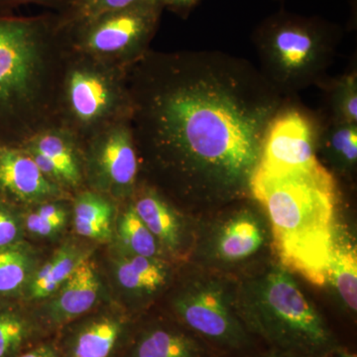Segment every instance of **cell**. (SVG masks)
<instances>
[{"label":"cell","mask_w":357,"mask_h":357,"mask_svg":"<svg viewBox=\"0 0 357 357\" xmlns=\"http://www.w3.org/2000/svg\"><path fill=\"white\" fill-rule=\"evenodd\" d=\"M141 173L187 202L249 192L270 122L286 105L245 59L220 51H149L128 68Z\"/></svg>","instance_id":"cell-1"},{"label":"cell","mask_w":357,"mask_h":357,"mask_svg":"<svg viewBox=\"0 0 357 357\" xmlns=\"http://www.w3.org/2000/svg\"><path fill=\"white\" fill-rule=\"evenodd\" d=\"M69 49L57 13H0V145L21 146L55 126Z\"/></svg>","instance_id":"cell-2"},{"label":"cell","mask_w":357,"mask_h":357,"mask_svg":"<svg viewBox=\"0 0 357 357\" xmlns=\"http://www.w3.org/2000/svg\"><path fill=\"white\" fill-rule=\"evenodd\" d=\"M249 192L267 211L276 255L286 269L324 286L330 277L337 183L319 160L300 168L258 164Z\"/></svg>","instance_id":"cell-3"},{"label":"cell","mask_w":357,"mask_h":357,"mask_svg":"<svg viewBox=\"0 0 357 357\" xmlns=\"http://www.w3.org/2000/svg\"><path fill=\"white\" fill-rule=\"evenodd\" d=\"M344 34L337 22L281 8L256 26L251 38L258 69L286 98L325 81Z\"/></svg>","instance_id":"cell-4"},{"label":"cell","mask_w":357,"mask_h":357,"mask_svg":"<svg viewBox=\"0 0 357 357\" xmlns=\"http://www.w3.org/2000/svg\"><path fill=\"white\" fill-rule=\"evenodd\" d=\"M128 69L68 51L61 77L56 126L65 128L82 146L96 134L130 117Z\"/></svg>","instance_id":"cell-5"},{"label":"cell","mask_w":357,"mask_h":357,"mask_svg":"<svg viewBox=\"0 0 357 357\" xmlns=\"http://www.w3.org/2000/svg\"><path fill=\"white\" fill-rule=\"evenodd\" d=\"M259 311L248 319L251 328L288 354L321 356L333 349L325 321L284 269L268 275Z\"/></svg>","instance_id":"cell-6"},{"label":"cell","mask_w":357,"mask_h":357,"mask_svg":"<svg viewBox=\"0 0 357 357\" xmlns=\"http://www.w3.org/2000/svg\"><path fill=\"white\" fill-rule=\"evenodd\" d=\"M163 11L159 0H146L63 29L70 50L128 69L150 50Z\"/></svg>","instance_id":"cell-7"},{"label":"cell","mask_w":357,"mask_h":357,"mask_svg":"<svg viewBox=\"0 0 357 357\" xmlns=\"http://www.w3.org/2000/svg\"><path fill=\"white\" fill-rule=\"evenodd\" d=\"M84 187L117 203L130 201L139 183V156L128 121L116 122L83 145Z\"/></svg>","instance_id":"cell-8"},{"label":"cell","mask_w":357,"mask_h":357,"mask_svg":"<svg viewBox=\"0 0 357 357\" xmlns=\"http://www.w3.org/2000/svg\"><path fill=\"white\" fill-rule=\"evenodd\" d=\"M135 330L121 307L100 306L63 326L53 340L61 357H121Z\"/></svg>","instance_id":"cell-9"},{"label":"cell","mask_w":357,"mask_h":357,"mask_svg":"<svg viewBox=\"0 0 357 357\" xmlns=\"http://www.w3.org/2000/svg\"><path fill=\"white\" fill-rule=\"evenodd\" d=\"M318 130L304 110L284 105L265 133L260 165L294 169L314 163L318 160Z\"/></svg>","instance_id":"cell-10"},{"label":"cell","mask_w":357,"mask_h":357,"mask_svg":"<svg viewBox=\"0 0 357 357\" xmlns=\"http://www.w3.org/2000/svg\"><path fill=\"white\" fill-rule=\"evenodd\" d=\"M105 287L91 258L82 263L53 295L31 309L44 332L53 337L68 324L102 306Z\"/></svg>","instance_id":"cell-11"},{"label":"cell","mask_w":357,"mask_h":357,"mask_svg":"<svg viewBox=\"0 0 357 357\" xmlns=\"http://www.w3.org/2000/svg\"><path fill=\"white\" fill-rule=\"evenodd\" d=\"M51 182L70 195L84 187L83 147L69 131L52 126L39 131L20 146Z\"/></svg>","instance_id":"cell-12"},{"label":"cell","mask_w":357,"mask_h":357,"mask_svg":"<svg viewBox=\"0 0 357 357\" xmlns=\"http://www.w3.org/2000/svg\"><path fill=\"white\" fill-rule=\"evenodd\" d=\"M175 311L183 325L215 344L239 347L246 333L217 288L204 287L184 294L176 300Z\"/></svg>","instance_id":"cell-13"},{"label":"cell","mask_w":357,"mask_h":357,"mask_svg":"<svg viewBox=\"0 0 357 357\" xmlns=\"http://www.w3.org/2000/svg\"><path fill=\"white\" fill-rule=\"evenodd\" d=\"M72 196L51 182L23 148L0 145V198L27 208Z\"/></svg>","instance_id":"cell-14"},{"label":"cell","mask_w":357,"mask_h":357,"mask_svg":"<svg viewBox=\"0 0 357 357\" xmlns=\"http://www.w3.org/2000/svg\"><path fill=\"white\" fill-rule=\"evenodd\" d=\"M109 264L114 287L128 300L153 297L165 287L170 276V269L161 258L130 255L114 246Z\"/></svg>","instance_id":"cell-15"},{"label":"cell","mask_w":357,"mask_h":357,"mask_svg":"<svg viewBox=\"0 0 357 357\" xmlns=\"http://www.w3.org/2000/svg\"><path fill=\"white\" fill-rule=\"evenodd\" d=\"M130 202L160 248L177 252L182 243V227L177 211L165 195L147 181H139Z\"/></svg>","instance_id":"cell-16"},{"label":"cell","mask_w":357,"mask_h":357,"mask_svg":"<svg viewBox=\"0 0 357 357\" xmlns=\"http://www.w3.org/2000/svg\"><path fill=\"white\" fill-rule=\"evenodd\" d=\"M93 249L88 243L69 238L40 264L20 302H43L58 290L79 265L91 258Z\"/></svg>","instance_id":"cell-17"},{"label":"cell","mask_w":357,"mask_h":357,"mask_svg":"<svg viewBox=\"0 0 357 357\" xmlns=\"http://www.w3.org/2000/svg\"><path fill=\"white\" fill-rule=\"evenodd\" d=\"M70 204V222L77 236L93 243H112L121 204L100 192L83 189L73 195Z\"/></svg>","instance_id":"cell-18"},{"label":"cell","mask_w":357,"mask_h":357,"mask_svg":"<svg viewBox=\"0 0 357 357\" xmlns=\"http://www.w3.org/2000/svg\"><path fill=\"white\" fill-rule=\"evenodd\" d=\"M121 357H204V351L185 331L157 324L135 330Z\"/></svg>","instance_id":"cell-19"},{"label":"cell","mask_w":357,"mask_h":357,"mask_svg":"<svg viewBox=\"0 0 357 357\" xmlns=\"http://www.w3.org/2000/svg\"><path fill=\"white\" fill-rule=\"evenodd\" d=\"M27 305L0 301V357H16L49 338Z\"/></svg>","instance_id":"cell-20"},{"label":"cell","mask_w":357,"mask_h":357,"mask_svg":"<svg viewBox=\"0 0 357 357\" xmlns=\"http://www.w3.org/2000/svg\"><path fill=\"white\" fill-rule=\"evenodd\" d=\"M39 265L38 253L26 239L0 248V301H21Z\"/></svg>","instance_id":"cell-21"},{"label":"cell","mask_w":357,"mask_h":357,"mask_svg":"<svg viewBox=\"0 0 357 357\" xmlns=\"http://www.w3.org/2000/svg\"><path fill=\"white\" fill-rule=\"evenodd\" d=\"M112 243L114 248L130 255L160 257L158 241L138 217L130 201L119 206Z\"/></svg>","instance_id":"cell-22"},{"label":"cell","mask_w":357,"mask_h":357,"mask_svg":"<svg viewBox=\"0 0 357 357\" xmlns=\"http://www.w3.org/2000/svg\"><path fill=\"white\" fill-rule=\"evenodd\" d=\"M333 167L349 172L356 165L357 123L330 121L318 130V147Z\"/></svg>","instance_id":"cell-23"},{"label":"cell","mask_w":357,"mask_h":357,"mask_svg":"<svg viewBox=\"0 0 357 357\" xmlns=\"http://www.w3.org/2000/svg\"><path fill=\"white\" fill-rule=\"evenodd\" d=\"M342 299L352 311L357 309L356 246L345 232H338L335 227L333 236L330 277Z\"/></svg>","instance_id":"cell-24"},{"label":"cell","mask_w":357,"mask_h":357,"mask_svg":"<svg viewBox=\"0 0 357 357\" xmlns=\"http://www.w3.org/2000/svg\"><path fill=\"white\" fill-rule=\"evenodd\" d=\"M70 199H52L22 208L25 236L39 239L60 236L72 218Z\"/></svg>","instance_id":"cell-25"},{"label":"cell","mask_w":357,"mask_h":357,"mask_svg":"<svg viewBox=\"0 0 357 357\" xmlns=\"http://www.w3.org/2000/svg\"><path fill=\"white\" fill-rule=\"evenodd\" d=\"M263 236L257 222L249 215H239L223 229L218 241V252L225 260L243 259L261 246Z\"/></svg>","instance_id":"cell-26"},{"label":"cell","mask_w":357,"mask_h":357,"mask_svg":"<svg viewBox=\"0 0 357 357\" xmlns=\"http://www.w3.org/2000/svg\"><path fill=\"white\" fill-rule=\"evenodd\" d=\"M321 84L325 86L328 93L331 109L330 119L357 123L356 69L337 77L331 83Z\"/></svg>","instance_id":"cell-27"},{"label":"cell","mask_w":357,"mask_h":357,"mask_svg":"<svg viewBox=\"0 0 357 357\" xmlns=\"http://www.w3.org/2000/svg\"><path fill=\"white\" fill-rule=\"evenodd\" d=\"M146 0H75L67 9L57 13L64 29L81 24L109 11L140 3Z\"/></svg>","instance_id":"cell-28"},{"label":"cell","mask_w":357,"mask_h":357,"mask_svg":"<svg viewBox=\"0 0 357 357\" xmlns=\"http://www.w3.org/2000/svg\"><path fill=\"white\" fill-rule=\"evenodd\" d=\"M22 208L0 198V248L25 241Z\"/></svg>","instance_id":"cell-29"},{"label":"cell","mask_w":357,"mask_h":357,"mask_svg":"<svg viewBox=\"0 0 357 357\" xmlns=\"http://www.w3.org/2000/svg\"><path fill=\"white\" fill-rule=\"evenodd\" d=\"M75 0H0L2 13H13V9L21 6L34 4L49 8L52 13H60L67 9Z\"/></svg>","instance_id":"cell-30"},{"label":"cell","mask_w":357,"mask_h":357,"mask_svg":"<svg viewBox=\"0 0 357 357\" xmlns=\"http://www.w3.org/2000/svg\"><path fill=\"white\" fill-rule=\"evenodd\" d=\"M164 9L176 14L182 20H187L201 0H159Z\"/></svg>","instance_id":"cell-31"},{"label":"cell","mask_w":357,"mask_h":357,"mask_svg":"<svg viewBox=\"0 0 357 357\" xmlns=\"http://www.w3.org/2000/svg\"><path fill=\"white\" fill-rule=\"evenodd\" d=\"M16 357H61L53 337L39 342Z\"/></svg>","instance_id":"cell-32"},{"label":"cell","mask_w":357,"mask_h":357,"mask_svg":"<svg viewBox=\"0 0 357 357\" xmlns=\"http://www.w3.org/2000/svg\"><path fill=\"white\" fill-rule=\"evenodd\" d=\"M321 357H356V356L351 352L340 351V349H331Z\"/></svg>","instance_id":"cell-33"},{"label":"cell","mask_w":357,"mask_h":357,"mask_svg":"<svg viewBox=\"0 0 357 357\" xmlns=\"http://www.w3.org/2000/svg\"><path fill=\"white\" fill-rule=\"evenodd\" d=\"M265 357H281V356H279L278 354H276V352H274V354H268V356H266Z\"/></svg>","instance_id":"cell-34"},{"label":"cell","mask_w":357,"mask_h":357,"mask_svg":"<svg viewBox=\"0 0 357 357\" xmlns=\"http://www.w3.org/2000/svg\"><path fill=\"white\" fill-rule=\"evenodd\" d=\"M0 13H2V11H1V7H0Z\"/></svg>","instance_id":"cell-35"},{"label":"cell","mask_w":357,"mask_h":357,"mask_svg":"<svg viewBox=\"0 0 357 357\" xmlns=\"http://www.w3.org/2000/svg\"><path fill=\"white\" fill-rule=\"evenodd\" d=\"M277 1H282V0H277Z\"/></svg>","instance_id":"cell-36"}]
</instances>
